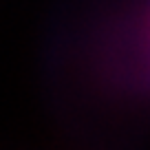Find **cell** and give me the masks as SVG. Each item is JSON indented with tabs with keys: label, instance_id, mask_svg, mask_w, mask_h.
Instances as JSON below:
<instances>
[]
</instances>
